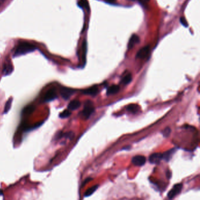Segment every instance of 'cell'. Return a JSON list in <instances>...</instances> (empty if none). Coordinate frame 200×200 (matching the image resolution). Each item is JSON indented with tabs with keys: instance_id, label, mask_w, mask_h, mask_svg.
Masks as SVG:
<instances>
[{
	"instance_id": "26",
	"label": "cell",
	"mask_w": 200,
	"mask_h": 200,
	"mask_svg": "<svg viewBox=\"0 0 200 200\" xmlns=\"http://www.w3.org/2000/svg\"><path fill=\"white\" fill-rule=\"evenodd\" d=\"M0 195H3V192H2V191L1 190H0Z\"/></svg>"
},
{
	"instance_id": "17",
	"label": "cell",
	"mask_w": 200,
	"mask_h": 200,
	"mask_svg": "<svg viewBox=\"0 0 200 200\" xmlns=\"http://www.w3.org/2000/svg\"><path fill=\"white\" fill-rule=\"evenodd\" d=\"M131 80H132V76L131 73H129L122 79V83L123 84L127 85V84H129V83H131Z\"/></svg>"
},
{
	"instance_id": "23",
	"label": "cell",
	"mask_w": 200,
	"mask_h": 200,
	"mask_svg": "<svg viewBox=\"0 0 200 200\" xmlns=\"http://www.w3.org/2000/svg\"><path fill=\"white\" fill-rule=\"evenodd\" d=\"M180 20L181 24L183 25V26H185V27H187L188 26V22H187V20L185 19V18L184 17L180 18Z\"/></svg>"
},
{
	"instance_id": "11",
	"label": "cell",
	"mask_w": 200,
	"mask_h": 200,
	"mask_svg": "<svg viewBox=\"0 0 200 200\" xmlns=\"http://www.w3.org/2000/svg\"><path fill=\"white\" fill-rule=\"evenodd\" d=\"M98 92L97 87L96 86H93V87H90L87 89H85L82 90V93L85 95H92V96H95L97 95Z\"/></svg>"
},
{
	"instance_id": "1",
	"label": "cell",
	"mask_w": 200,
	"mask_h": 200,
	"mask_svg": "<svg viewBox=\"0 0 200 200\" xmlns=\"http://www.w3.org/2000/svg\"><path fill=\"white\" fill-rule=\"evenodd\" d=\"M35 49H36V47L33 44L28 42L21 43L17 46L14 52V56H17L24 55L27 53L32 52L35 51Z\"/></svg>"
},
{
	"instance_id": "5",
	"label": "cell",
	"mask_w": 200,
	"mask_h": 200,
	"mask_svg": "<svg viewBox=\"0 0 200 200\" xmlns=\"http://www.w3.org/2000/svg\"><path fill=\"white\" fill-rule=\"evenodd\" d=\"M150 52V48L149 45H147L140 49L136 54V58L139 59H144L148 57Z\"/></svg>"
},
{
	"instance_id": "4",
	"label": "cell",
	"mask_w": 200,
	"mask_h": 200,
	"mask_svg": "<svg viewBox=\"0 0 200 200\" xmlns=\"http://www.w3.org/2000/svg\"><path fill=\"white\" fill-rule=\"evenodd\" d=\"M57 98L56 91L55 88L49 90L44 96V100L45 102H49Z\"/></svg>"
},
{
	"instance_id": "15",
	"label": "cell",
	"mask_w": 200,
	"mask_h": 200,
	"mask_svg": "<svg viewBox=\"0 0 200 200\" xmlns=\"http://www.w3.org/2000/svg\"><path fill=\"white\" fill-rule=\"evenodd\" d=\"M127 110L131 113H136L139 110V106L136 104H131L127 107Z\"/></svg>"
},
{
	"instance_id": "21",
	"label": "cell",
	"mask_w": 200,
	"mask_h": 200,
	"mask_svg": "<svg viewBox=\"0 0 200 200\" xmlns=\"http://www.w3.org/2000/svg\"><path fill=\"white\" fill-rule=\"evenodd\" d=\"M131 1H138L141 5H142L143 7H146L148 5V3L150 0H130Z\"/></svg>"
},
{
	"instance_id": "16",
	"label": "cell",
	"mask_w": 200,
	"mask_h": 200,
	"mask_svg": "<svg viewBox=\"0 0 200 200\" xmlns=\"http://www.w3.org/2000/svg\"><path fill=\"white\" fill-rule=\"evenodd\" d=\"M97 188H98V185H95V186H93L92 187L89 188L85 193V197H87L90 196L92 194H93L95 192L96 190L97 189Z\"/></svg>"
},
{
	"instance_id": "7",
	"label": "cell",
	"mask_w": 200,
	"mask_h": 200,
	"mask_svg": "<svg viewBox=\"0 0 200 200\" xmlns=\"http://www.w3.org/2000/svg\"><path fill=\"white\" fill-rule=\"evenodd\" d=\"M131 161L134 165L140 167L145 164L146 162V158L143 156L137 155L133 157Z\"/></svg>"
},
{
	"instance_id": "20",
	"label": "cell",
	"mask_w": 200,
	"mask_h": 200,
	"mask_svg": "<svg viewBox=\"0 0 200 200\" xmlns=\"http://www.w3.org/2000/svg\"><path fill=\"white\" fill-rule=\"evenodd\" d=\"M70 114H71V112H70L69 110H65L63 112L60 113L59 117L62 119H65L70 116Z\"/></svg>"
},
{
	"instance_id": "18",
	"label": "cell",
	"mask_w": 200,
	"mask_h": 200,
	"mask_svg": "<svg viewBox=\"0 0 200 200\" xmlns=\"http://www.w3.org/2000/svg\"><path fill=\"white\" fill-rule=\"evenodd\" d=\"M79 6L81 8H84L86 9H89V4L86 0H80L78 3Z\"/></svg>"
},
{
	"instance_id": "10",
	"label": "cell",
	"mask_w": 200,
	"mask_h": 200,
	"mask_svg": "<svg viewBox=\"0 0 200 200\" xmlns=\"http://www.w3.org/2000/svg\"><path fill=\"white\" fill-rule=\"evenodd\" d=\"M80 104L81 103L78 100H72L69 103L68 106V108L69 110H71V111L75 110L78 109L79 107H80Z\"/></svg>"
},
{
	"instance_id": "13",
	"label": "cell",
	"mask_w": 200,
	"mask_h": 200,
	"mask_svg": "<svg viewBox=\"0 0 200 200\" xmlns=\"http://www.w3.org/2000/svg\"><path fill=\"white\" fill-rule=\"evenodd\" d=\"M120 90V87L118 85H113L112 86L108 87L107 90V95H113L116 93H117Z\"/></svg>"
},
{
	"instance_id": "14",
	"label": "cell",
	"mask_w": 200,
	"mask_h": 200,
	"mask_svg": "<svg viewBox=\"0 0 200 200\" xmlns=\"http://www.w3.org/2000/svg\"><path fill=\"white\" fill-rule=\"evenodd\" d=\"M87 52V44L86 41H84L82 44V59L84 63L86 62V55Z\"/></svg>"
},
{
	"instance_id": "24",
	"label": "cell",
	"mask_w": 200,
	"mask_h": 200,
	"mask_svg": "<svg viewBox=\"0 0 200 200\" xmlns=\"http://www.w3.org/2000/svg\"><path fill=\"white\" fill-rule=\"evenodd\" d=\"M104 1L109 4H114L116 2V0H104Z\"/></svg>"
},
{
	"instance_id": "6",
	"label": "cell",
	"mask_w": 200,
	"mask_h": 200,
	"mask_svg": "<svg viewBox=\"0 0 200 200\" xmlns=\"http://www.w3.org/2000/svg\"><path fill=\"white\" fill-rule=\"evenodd\" d=\"M75 92V90L68 87H62L61 89V95L65 100L69 99Z\"/></svg>"
},
{
	"instance_id": "19",
	"label": "cell",
	"mask_w": 200,
	"mask_h": 200,
	"mask_svg": "<svg viewBox=\"0 0 200 200\" xmlns=\"http://www.w3.org/2000/svg\"><path fill=\"white\" fill-rule=\"evenodd\" d=\"M12 103V98L9 99L8 100L7 102V103L5 105V108H4V113H7L8 112L9 109H11Z\"/></svg>"
},
{
	"instance_id": "22",
	"label": "cell",
	"mask_w": 200,
	"mask_h": 200,
	"mask_svg": "<svg viewBox=\"0 0 200 200\" xmlns=\"http://www.w3.org/2000/svg\"><path fill=\"white\" fill-rule=\"evenodd\" d=\"M171 131V129H170V127H166L165 129L163 131L162 133H163V135L164 137H168V136L170 135Z\"/></svg>"
},
{
	"instance_id": "9",
	"label": "cell",
	"mask_w": 200,
	"mask_h": 200,
	"mask_svg": "<svg viewBox=\"0 0 200 200\" xmlns=\"http://www.w3.org/2000/svg\"><path fill=\"white\" fill-rule=\"evenodd\" d=\"M140 42L139 36L136 34H133L129 41L127 48L128 49H132L136 44H138Z\"/></svg>"
},
{
	"instance_id": "25",
	"label": "cell",
	"mask_w": 200,
	"mask_h": 200,
	"mask_svg": "<svg viewBox=\"0 0 200 200\" xmlns=\"http://www.w3.org/2000/svg\"><path fill=\"white\" fill-rule=\"evenodd\" d=\"M171 173H170V171H168V172L167 173V177L168 178H170V177H171Z\"/></svg>"
},
{
	"instance_id": "12",
	"label": "cell",
	"mask_w": 200,
	"mask_h": 200,
	"mask_svg": "<svg viewBox=\"0 0 200 200\" xmlns=\"http://www.w3.org/2000/svg\"><path fill=\"white\" fill-rule=\"evenodd\" d=\"M175 152V148H172L171 150H168L167 151L163 154V159L165 161H168L172 158V156Z\"/></svg>"
},
{
	"instance_id": "2",
	"label": "cell",
	"mask_w": 200,
	"mask_h": 200,
	"mask_svg": "<svg viewBox=\"0 0 200 200\" xmlns=\"http://www.w3.org/2000/svg\"><path fill=\"white\" fill-rule=\"evenodd\" d=\"M94 111H95V108L93 106L92 102L89 100L86 101L84 105V108L82 112V114L85 119H87L90 116V115L94 112Z\"/></svg>"
},
{
	"instance_id": "3",
	"label": "cell",
	"mask_w": 200,
	"mask_h": 200,
	"mask_svg": "<svg viewBox=\"0 0 200 200\" xmlns=\"http://www.w3.org/2000/svg\"><path fill=\"white\" fill-rule=\"evenodd\" d=\"M182 188H183L182 184H175L173 188L170 192H168V193L167 194V196H168V198L172 199V198H174L177 195L180 194V192H181Z\"/></svg>"
},
{
	"instance_id": "8",
	"label": "cell",
	"mask_w": 200,
	"mask_h": 200,
	"mask_svg": "<svg viewBox=\"0 0 200 200\" xmlns=\"http://www.w3.org/2000/svg\"><path fill=\"white\" fill-rule=\"evenodd\" d=\"M161 160H163V154L161 153H153L149 157V161L151 164H158Z\"/></svg>"
}]
</instances>
